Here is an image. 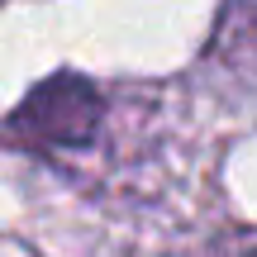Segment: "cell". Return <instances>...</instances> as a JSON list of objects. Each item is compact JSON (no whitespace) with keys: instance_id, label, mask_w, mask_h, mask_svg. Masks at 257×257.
Returning a JSON list of instances; mask_svg holds the SVG:
<instances>
[{"instance_id":"obj_1","label":"cell","mask_w":257,"mask_h":257,"mask_svg":"<svg viewBox=\"0 0 257 257\" xmlns=\"http://www.w3.org/2000/svg\"><path fill=\"white\" fill-rule=\"evenodd\" d=\"M100 91L81 72H57L24 95L5 128L19 148H86L100 128Z\"/></svg>"},{"instance_id":"obj_2","label":"cell","mask_w":257,"mask_h":257,"mask_svg":"<svg viewBox=\"0 0 257 257\" xmlns=\"http://www.w3.org/2000/svg\"><path fill=\"white\" fill-rule=\"evenodd\" d=\"M248 257H257V248H252V252H248Z\"/></svg>"}]
</instances>
